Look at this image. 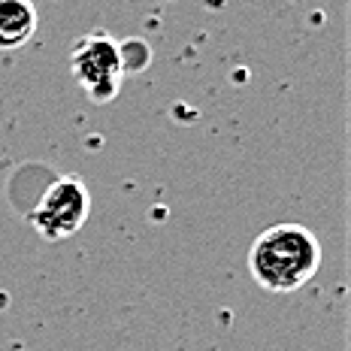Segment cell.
Segmentation results:
<instances>
[{"label": "cell", "mask_w": 351, "mask_h": 351, "mask_svg": "<svg viewBox=\"0 0 351 351\" xmlns=\"http://www.w3.org/2000/svg\"><path fill=\"white\" fill-rule=\"evenodd\" d=\"M91 215V194L79 179L61 176L43 191L36 209L31 212V224L46 243H61L85 228Z\"/></svg>", "instance_id": "cell-3"}, {"label": "cell", "mask_w": 351, "mask_h": 351, "mask_svg": "<svg viewBox=\"0 0 351 351\" xmlns=\"http://www.w3.org/2000/svg\"><path fill=\"white\" fill-rule=\"evenodd\" d=\"M70 70L76 76L79 88L94 100V104H106L119 94L124 79V52L121 46L104 31H94L76 40L70 49Z\"/></svg>", "instance_id": "cell-2"}, {"label": "cell", "mask_w": 351, "mask_h": 351, "mask_svg": "<svg viewBox=\"0 0 351 351\" xmlns=\"http://www.w3.org/2000/svg\"><path fill=\"white\" fill-rule=\"evenodd\" d=\"M252 279L269 294H291L315 279L321 269V243L309 228L279 221L254 237L248 248Z\"/></svg>", "instance_id": "cell-1"}, {"label": "cell", "mask_w": 351, "mask_h": 351, "mask_svg": "<svg viewBox=\"0 0 351 351\" xmlns=\"http://www.w3.org/2000/svg\"><path fill=\"white\" fill-rule=\"evenodd\" d=\"M40 16L31 0H0V52H16L36 34Z\"/></svg>", "instance_id": "cell-4"}]
</instances>
